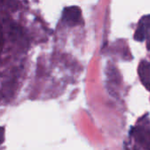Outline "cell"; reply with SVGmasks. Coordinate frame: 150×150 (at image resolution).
<instances>
[{
  "label": "cell",
  "instance_id": "277c9868",
  "mask_svg": "<svg viewBox=\"0 0 150 150\" xmlns=\"http://www.w3.org/2000/svg\"><path fill=\"white\" fill-rule=\"evenodd\" d=\"M138 74L144 87L150 91V62H142L138 68Z\"/></svg>",
  "mask_w": 150,
  "mask_h": 150
},
{
  "label": "cell",
  "instance_id": "6da1fadb",
  "mask_svg": "<svg viewBox=\"0 0 150 150\" xmlns=\"http://www.w3.org/2000/svg\"><path fill=\"white\" fill-rule=\"evenodd\" d=\"M134 40L147 42V48L150 50V15L143 17L134 33Z\"/></svg>",
  "mask_w": 150,
  "mask_h": 150
},
{
  "label": "cell",
  "instance_id": "7a4b0ae2",
  "mask_svg": "<svg viewBox=\"0 0 150 150\" xmlns=\"http://www.w3.org/2000/svg\"><path fill=\"white\" fill-rule=\"evenodd\" d=\"M62 19L69 26L78 25L82 23V11L78 6L66 7L62 11Z\"/></svg>",
  "mask_w": 150,
  "mask_h": 150
},
{
  "label": "cell",
  "instance_id": "3957f363",
  "mask_svg": "<svg viewBox=\"0 0 150 150\" xmlns=\"http://www.w3.org/2000/svg\"><path fill=\"white\" fill-rule=\"evenodd\" d=\"M136 142L145 150H150V131L143 127L134 128L131 132Z\"/></svg>",
  "mask_w": 150,
  "mask_h": 150
},
{
  "label": "cell",
  "instance_id": "5b68a950",
  "mask_svg": "<svg viewBox=\"0 0 150 150\" xmlns=\"http://www.w3.org/2000/svg\"><path fill=\"white\" fill-rule=\"evenodd\" d=\"M4 141V129L3 127H0V145L3 144Z\"/></svg>",
  "mask_w": 150,
  "mask_h": 150
}]
</instances>
